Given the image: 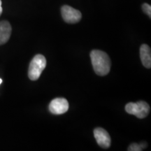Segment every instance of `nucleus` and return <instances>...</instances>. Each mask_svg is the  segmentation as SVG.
<instances>
[{"label": "nucleus", "instance_id": "obj_3", "mask_svg": "<svg viewBox=\"0 0 151 151\" xmlns=\"http://www.w3.org/2000/svg\"><path fill=\"white\" fill-rule=\"evenodd\" d=\"M150 106L146 101H140L137 103L130 102L125 106L126 112L134 115L138 118H144L150 112Z\"/></svg>", "mask_w": 151, "mask_h": 151}, {"label": "nucleus", "instance_id": "obj_8", "mask_svg": "<svg viewBox=\"0 0 151 151\" xmlns=\"http://www.w3.org/2000/svg\"><path fill=\"white\" fill-rule=\"evenodd\" d=\"M140 57L143 65L150 69L151 67V50L148 45L143 44L140 48Z\"/></svg>", "mask_w": 151, "mask_h": 151}, {"label": "nucleus", "instance_id": "obj_2", "mask_svg": "<svg viewBox=\"0 0 151 151\" xmlns=\"http://www.w3.org/2000/svg\"><path fill=\"white\" fill-rule=\"evenodd\" d=\"M46 66V60L42 55L38 54L34 57L29 64L28 76L30 80L37 81L39 78L41 73Z\"/></svg>", "mask_w": 151, "mask_h": 151}, {"label": "nucleus", "instance_id": "obj_13", "mask_svg": "<svg viewBox=\"0 0 151 151\" xmlns=\"http://www.w3.org/2000/svg\"><path fill=\"white\" fill-rule=\"evenodd\" d=\"M1 83H2V79H1V78H0V84H1Z\"/></svg>", "mask_w": 151, "mask_h": 151}, {"label": "nucleus", "instance_id": "obj_7", "mask_svg": "<svg viewBox=\"0 0 151 151\" xmlns=\"http://www.w3.org/2000/svg\"><path fill=\"white\" fill-rule=\"evenodd\" d=\"M12 28L8 21L0 22V46L4 44L10 39Z\"/></svg>", "mask_w": 151, "mask_h": 151}, {"label": "nucleus", "instance_id": "obj_9", "mask_svg": "<svg viewBox=\"0 0 151 151\" xmlns=\"http://www.w3.org/2000/svg\"><path fill=\"white\" fill-rule=\"evenodd\" d=\"M143 149L141 148L140 144H137V143H132L131 145L129 146L127 150L129 151H141Z\"/></svg>", "mask_w": 151, "mask_h": 151}, {"label": "nucleus", "instance_id": "obj_6", "mask_svg": "<svg viewBox=\"0 0 151 151\" xmlns=\"http://www.w3.org/2000/svg\"><path fill=\"white\" fill-rule=\"evenodd\" d=\"M94 136L98 145L102 148H109L111 146V137L104 129L97 127L94 130Z\"/></svg>", "mask_w": 151, "mask_h": 151}, {"label": "nucleus", "instance_id": "obj_5", "mask_svg": "<svg viewBox=\"0 0 151 151\" xmlns=\"http://www.w3.org/2000/svg\"><path fill=\"white\" fill-rule=\"evenodd\" d=\"M69 109V103L65 98H56L52 100L49 104V111L52 114L61 115Z\"/></svg>", "mask_w": 151, "mask_h": 151}, {"label": "nucleus", "instance_id": "obj_4", "mask_svg": "<svg viewBox=\"0 0 151 151\" xmlns=\"http://www.w3.org/2000/svg\"><path fill=\"white\" fill-rule=\"evenodd\" d=\"M61 14L63 20L67 23H76L80 21L82 18V14L80 11L67 5L62 7Z\"/></svg>", "mask_w": 151, "mask_h": 151}, {"label": "nucleus", "instance_id": "obj_12", "mask_svg": "<svg viewBox=\"0 0 151 151\" xmlns=\"http://www.w3.org/2000/svg\"><path fill=\"white\" fill-rule=\"evenodd\" d=\"M2 7H1V0H0V16L2 14Z\"/></svg>", "mask_w": 151, "mask_h": 151}, {"label": "nucleus", "instance_id": "obj_10", "mask_svg": "<svg viewBox=\"0 0 151 151\" xmlns=\"http://www.w3.org/2000/svg\"><path fill=\"white\" fill-rule=\"evenodd\" d=\"M142 9L143 11V12L146 13V14L148 15V16L151 18V6L150 4H143L142 5Z\"/></svg>", "mask_w": 151, "mask_h": 151}, {"label": "nucleus", "instance_id": "obj_11", "mask_svg": "<svg viewBox=\"0 0 151 151\" xmlns=\"http://www.w3.org/2000/svg\"><path fill=\"white\" fill-rule=\"evenodd\" d=\"M140 146H141V148L144 149V148H146L147 144H146V143H141Z\"/></svg>", "mask_w": 151, "mask_h": 151}, {"label": "nucleus", "instance_id": "obj_1", "mask_svg": "<svg viewBox=\"0 0 151 151\" xmlns=\"http://www.w3.org/2000/svg\"><path fill=\"white\" fill-rule=\"evenodd\" d=\"M90 58L94 70L98 76H104L109 73L111 69V60L105 52L94 50L90 52Z\"/></svg>", "mask_w": 151, "mask_h": 151}]
</instances>
